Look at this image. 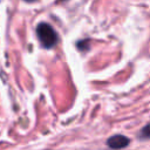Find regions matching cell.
Instances as JSON below:
<instances>
[{"label":"cell","mask_w":150,"mask_h":150,"mask_svg":"<svg viewBox=\"0 0 150 150\" xmlns=\"http://www.w3.org/2000/svg\"><path fill=\"white\" fill-rule=\"evenodd\" d=\"M36 35L43 48H52L59 41L56 30L47 22H40L36 26Z\"/></svg>","instance_id":"obj_1"},{"label":"cell","mask_w":150,"mask_h":150,"mask_svg":"<svg viewBox=\"0 0 150 150\" xmlns=\"http://www.w3.org/2000/svg\"><path fill=\"white\" fill-rule=\"evenodd\" d=\"M129 144H130V138L121 134L114 135L107 139V145L112 150H120V149L127 148Z\"/></svg>","instance_id":"obj_2"},{"label":"cell","mask_w":150,"mask_h":150,"mask_svg":"<svg viewBox=\"0 0 150 150\" xmlns=\"http://www.w3.org/2000/svg\"><path fill=\"white\" fill-rule=\"evenodd\" d=\"M138 137L141 139H150V123L146 124V125H144L141 129V131L138 134Z\"/></svg>","instance_id":"obj_3"},{"label":"cell","mask_w":150,"mask_h":150,"mask_svg":"<svg viewBox=\"0 0 150 150\" xmlns=\"http://www.w3.org/2000/svg\"><path fill=\"white\" fill-rule=\"evenodd\" d=\"M89 42V40H81V41H79L77 42V48L79 49H81V50H87L88 49V46H87V43Z\"/></svg>","instance_id":"obj_4"}]
</instances>
